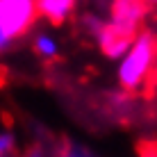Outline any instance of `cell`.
Here are the masks:
<instances>
[{
  "label": "cell",
  "instance_id": "obj_11",
  "mask_svg": "<svg viewBox=\"0 0 157 157\" xmlns=\"http://www.w3.org/2000/svg\"><path fill=\"white\" fill-rule=\"evenodd\" d=\"M0 157H2V155H0Z\"/></svg>",
  "mask_w": 157,
  "mask_h": 157
},
{
  "label": "cell",
  "instance_id": "obj_5",
  "mask_svg": "<svg viewBox=\"0 0 157 157\" xmlns=\"http://www.w3.org/2000/svg\"><path fill=\"white\" fill-rule=\"evenodd\" d=\"M30 50L39 62L52 64L62 57V39L52 28H36L30 34Z\"/></svg>",
  "mask_w": 157,
  "mask_h": 157
},
{
  "label": "cell",
  "instance_id": "obj_4",
  "mask_svg": "<svg viewBox=\"0 0 157 157\" xmlns=\"http://www.w3.org/2000/svg\"><path fill=\"white\" fill-rule=\"evenodd\" d=\"M39 21L46 23V28H62L75 21L78 16V2L75 0H34Z\"/></svg>",
  "mask_w": 157,
  "mask_h": 157
},
{
  "label": "cell",
  "instance_id": "obj_3",
  "mask_svg": "<svg viewBox=\"0 0 157 157\" xmlns=\"http://www.w3.org/2000/svg\"><path fill=\"white\" fill-rule=\"evenodd\" d=\"M39 14L34 0H0V55L36 30Z\"/></svg>",
  "mask_w": 157,
  "mask_h": 157
},
{
  "label": "cell",
  "instance_id": "obj_8",
  "mask_svg": "<svg viewBox=\"0 0 157 157\" xmlns=\"http://www.w3.org/2000/svg\"><path fill=\"white\" fill-rule=\"evenodd\" d=\"M0 155L2 157L18 155V137H16V132L9 130V128L0 130Z\"/></svg>",
  "mask_w": 157,
  "mask_h": 157
},
{
  "label": "cell",
  "instance_id": "obj_2",
  "mask_svg": "<svg viewBox=\"0 0 157 157\" xmlns=\"http://www.w3.org/2000/svg\"><path fill=\"white\" fill-rule=\"evenodd\" d=\"M116 84L125 94H137L157 75V32L144 28L116 62Z\"/></svg>",
  "mask_w": 157,
  "mask_h": 157
},
{
  "label": "cell",
  "instance_id": "obj_7",
  "mask_svg": "<svg viewBox=\"0 0 157 157\" xmlns=\"http://www.w3.org/2000/svg\"><path fill=\"white\" fill-rule=\"evenodd\" d=\"M55 157H96V153L80 141H62L55 146Z\"/></svg>",
  "mask_w": 157,
  "mask_h": 157
},
{
  "label": "cell",
  "instance_id": "obj_9",
  "mask_svg": "<svg viewBox=\"0 0 157 157\" xmlns=\"http://www.w3.org/2000/svg\"><path fill=\"white\" fill-rule=\"evenodd\" d=\"M18 157H55V146H50L46 141H34L28 148L21 150Z\"/></svg>",
  "mask_w": 157,
  "mask_h": 157
},
{
  "label": "cell",
  "instance_id": "obj_1",
  "mask_svg": "<svg viewBox=\"0 0 157 157\" xmlns=\"http://www.w3.org/2000/svg\"><path fill=\"white\" fill-rule=\"evenodd\" d=\"M148 14L150 5L144 0H114L105 5V12H100V7L78 12L75 21L102 57L118 62L134 36L146 28Z\"/></svg>",
  "mask_w": 157,
  "mask_h": 157
},
{
  "label": "cell",
  "instance_id": "obj_6",
  "mask_svg": "<svg viewBox=\"0 0 157 157\" xmlns=\"http://www.w3.org/2000/svg\"><path fill=\"white\" fill-rule=\"evenodd\" d=\"M132 94H125V91H121V89H116L114 94L109 96V100H107V107H109V114L114 116V118H121V109H123V116H130L132 114Z\"/></svg>",
  "mask_w": 157,
  "mask_h": 157
},
{
  "label": "cell",
  "instance_id": "obj_10",
  "mask_svg": "<svg viewBox=\"0 0 157 157\" xmlns=\"http://www.w3.org/2000/svg\"><path fill=\"white\" fill-rule=\"evenodd\" d=\"M139 157H157V144H146V146H141Z\"/></svg>",
  "mask_w": 157,
  "mask_h": 157
}]
</instances>
